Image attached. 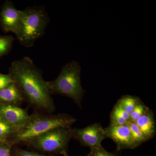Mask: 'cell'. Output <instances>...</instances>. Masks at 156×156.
Wrapping results in <instances>:
<instances>
[{
	"instance_id": "obj_1",
	"label": "cell",
	"mask_w": 156,
	"mask_h": 156,
	"mask_svg": "<svg viewBox=\"0 0 156 156\" xmlns=\"http://www.w3.org/2000/svg\"><path fill=\"white\" fill-rule=\"evenodd\" d=\"M9 71V75L30 103L46 111H54L55 105L47 82L29 57L14 60Z\"/></svg>"
},
{
	"instance_id": "obj_2",
	"label": "cell",
	"mask_w": 156,
	"mask_h": 156,
	"mask_svg": "<svg viewBox=\"0 0 156 156\" xmlns=\"http://www.w3.org/2000/svg\"><path fill=\"white\" fill-rule=\"evenodd\" d=\"M81 70L77 62H70L62 68L55 80L47 83L51 94L69 98L82 108L81 104L86 91L81 85Z\"/></svg>"
},
{
	"instance_id": "obj_3",
	"label": "cell",
	"mask_w": 156,
	"mask_h": 156,
	"mask_svg": "<svg viewBox=\"0 0 156 156\" xmlns=\"http://www.w3.org/2000/svg\"><path fill=\"white\" fill-rule=\"evenodd\" d=\"M76 119L67 114L32 116L25 128L13 135L12 143L28 142L37 136L59 128L71 127Z\"/></svg>"
},
{
	"instance_id": "obj_4",
	"label": "cell",
	"mask_w": 156,
	"mask_h": 156,
	"mask_svg": "<svg viewBox=\"0 0 156 156\" xmlns=\"http://www.w3.org/2000/svg\"><path fill=\"white\" fill-rule=\"evenodd\" d=\"M22 11L21 27L16 37L21 45L30 48L43 36L50 18L43 7H29Z\"/></svg>"
},
{
	"instance_id": "obj_5",
	"label": "cell",
	"mask_w": 156,
	"mask_h": 156,
	"mask_svg": "<svg viewBox=\"0 0 156 156\" xmlns=\"http://www.w3.org/2000/svg\"><path fill=\"white\" fill-rule=\"evenodd\" d=\"M72 138V128L62 127L48 131L28 143L38 150L60 154L64 156L68 154L69 143Z\"/></svg>"
},
{
	"instance_id": "obj_6",
	"label": "cell",
	"mask_w": 156,
	"mask_h": 156,
	"mask_svg": "<svg viewBox=\"0 0 156 156\" xmlns=\"http://www.w3.org/2000/svg\"><path fill=\"white\" fill-rule=\"evenodd\" d=\"M72 138L82 146L91 149L101 145L105 138L104 128L100 123H95L83 128H72Z\"/></svg>"
},
{
	"instance_id": "obj_7",
	"label": "cell",
	"mask_w": 156,
	"mask_h": 156,
	"mask_svg": "<svg viewBox=\"0 0 156 156\" xmlns=\"http://www.w3.org/2000/svg\"><path fill=\"white\" fill-rule=\"evenodd\" d=\"M0 118L13 127L17 133L27 126L32 116L25 109L17 105L0 103Z\"/></svg>"
},
{
	"instance_id": "obj_8",
	"label": "cell",
	"mask_w": 156,
	"mask_h": 156,
	"mask_svg": "<svg viewBox=\"0 0 156 156\" xmlns=\"http://www.w3.org/2000/svg\"><path fill=\"white\" fill-rule=\"evenodd\" d=\"M23 11L17 10L12 2H5L0 12V25L4 31L13 33L16 36L21 27Z\"/></svg>"
},
{
	"instance_id": "obj_9",
	"label": "cell",
	"mask_w": 156,
	"mask_h": 156,
	"mask_svg": "<svg viewBox=\"0 0 156 156\" xmlns=\"http://www.w3.org/2000/svg\"><path fill=\"white\" fill-rule=\"evenodd\" d=\"M104 130L106 138H110L115 143L117 151L136 148L127 124L116 125L110 123Z\"/></svg>"
},
{
	"instance_id": "obj_10",
	"label": "cell",
	"mask_w": 156,
	"mask_h": 156,
	"mask_svg": "<svg viewBox=\"0 0 156 156\" xmlns=\"http://www.w3.org/2000/svg\"><path fill=\"white\" fill-rule=\"evenodd\" d=\"M142 131L147 140L156 134V122L153 112L150 109L134 122Z\"/></svg>"
},
{
	"instance_id": "obj_11",
	"label": "cell",
	"mask_w": 156,
	"mask_h": 156,
	"mask_svg": "<svg viewBox=\"0 0 156 156\" xmlns=\"http://www.w3.org/2000/svg\"><path fill=\"white\" fill-rule=\"evenodd\" d=\"M24 98L21 90L14 82L0 90L1 103L17 105L22 102Z\"/></svg>"
},
{
	"instance_id": "obj_12",
	"label": "cell",
	"mask_w": 156,
	"mask_h": 156,
	"mask_svg": "<svg viewBox=\"0 0 156 156\" xmlns=\"http://www.w3.org/2000/svg\"><path fill=\"white\" fill-rule=\"evenodd\" d=\"M110 123L116 125H126L130 121V115L117 101L111 112Z\"/></svg>"
},
{
	"instance_id": "obj_13",
	"label": "cell",
	"mask_w": 156,
	"mask_h": 156,
	"mask_svg": "<svg viewBox=\"0 0 156 156\" xmlns=\"http://www.w3.org/2000/svg\"><path fill=\"white\" fill-rule=\"evenodd\" d=\"M141 101L137 96L131 95H124L118 101L124 109L129 115L135 107Z\"/></svg>"
},
{
	"instance_id": "obj_14",
	"label": "cell",
	"mask_w": 156,
	"mask_h": 156,
	"mask_svg": "<svg viewBox=\"0 0 156 156\" xmlns=\"http://www.w3.org/2000/svg\"><path fill=\"white\" fill-rule=\"evenodd\" d=\"M127 124L131 131L132 140L136 147L147 141L136 123L134 122H129Z\"/></svg>"
},
{
	"instance_id": "obj_15",
	"label": "cell",
	"mask_w": 156,
	"mask_h": 156,
	"mask_svg": "<svg viewBox=\"0 0 156 156\" xmlns=\"http://www.w3.org/2000/svg\"><path fill=\"white\" fill-rule=\"evenodd\" d=\"M14 39L11 36H0V57L8 54L11 51Z\"/></svg>"
},
{
	"instance_id": "obj_16",
	"label": "cell",
	"mask_w": 156,
	"mask_h": 156,
	"mask_svg": "<svg viewBox=\"0 0 156 156\" xmlns=\"http://www.w3.org/2000/svg\"><path fill=\"white\" fill-rule=\"evenodd\" d=\"M149 109L142 101H140L130 114L129 122H136V120L144 114Z\"/></svg>"
},
{
	"instance_id": "obj_17",
	"label": "cell",
	"mask_w": 156,
	"mask_h": 156,
	"mask_svg": "<svg viewBox=\"0 0 156 156\" xmlns=\"http://www.w3.org/2000/svg\"><path fill=\"white\" fill-rule=\"evenodd\" d=\"M17 131L8 123L0 118V139L16 134Z\"/></svg>"
},
{
	"instance_id": "obj_18",
	"label": "cell",
	"mask_w": 156,
	"mask_h": 156,
	"mask_svg": "<svg viewBox=\"0 0 156 156\" xmlns=\"http://www.w3.org/2000/svg\"><path fill=\"white\" fill-rule=\"evenodd\" d=\"M86 156H121L120 152L108 151L102 145L90 149V152Z\"/></svg>"
},
{
	"instance_id": "obj_19",
	"label": "cell",
	"mask_w": 156,
	"mask_h": 156,
	"mask_svg": "<svg viewBox=\"0 0 156 156\" xmlns=\"http://www.w3.org/2000/svg\"><path fill=\"white\" fill-rule=\"evenodd\" d=\"M13 83H14V80L9 74L0 73V90L5 89Z\"/></svg>"
},
{
	"instance_id": "obj_20",
	"label": "cell",
	"mask_w": 156,
	"mask_h": 156,
	"mask_svg": "<svg viewBox=\"0 0 156 156\" xmlns=\"http://www.w3.org/2000/svg\"><path fill=\"white\" fill-rule=\"evenodd\" d=\"M14 156H49L40 154L33 152L24 150L17 149L14 154Z\"/></svg>"
},
{
	"instance_id": "obj_21",
	"label": "cell",
	"mask_w": 156,
	"mask_h": 156,
	"mask_svg": "<svg viewBox=\"0 0 156 156\" xmlns=\"http://www.w3.org/2000/svg\"><path fill=\"white\" fill-rule=\"evenodd\" d=\"M11 147L8 144L0 145V156H11Z\"/></svg>"
},
{
	"instance_id": "obj_22",
	"label": "cell",
	"mask_w": 156,
	"mask_h": 156,
	"mask_svg": "<svg viewBox=\"0 0 156 156\" xmlns=\"http://www.w3.org/2000/svg\"><path fill=\"white\" fill-rule=\"evenodd\" d=\"M64 156H69V155L68 154H66Z\"/></svg>"
}]
</instances>
